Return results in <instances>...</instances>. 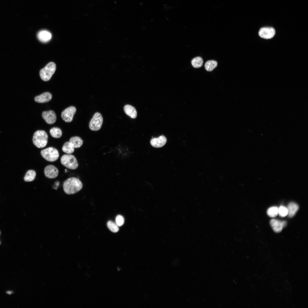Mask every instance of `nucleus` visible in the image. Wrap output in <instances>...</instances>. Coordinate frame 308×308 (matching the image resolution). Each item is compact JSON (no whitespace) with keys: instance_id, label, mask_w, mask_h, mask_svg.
Listing matches in <instances>:
<instances>
[{"instance_id":"28","label":"nucleus","mask_w":308,"mask_h":308,"mask_svg":"<svg viewBox=\"0 0 308 308\" xmlns=\"http://www.w3.org/2000/svg\"><path fill=\"white\" fill-rule=\"evenodd\" d=\"M13 293V292L11 291H7V294H9V295H11V293Z\"/></svg>"},{"instance_id":"25","label":"nucleus","mask_w":308,"mask_h":308,"mask_svg":"<svg viewBox=\"0 0 308 308\" xmlns=\"http://www.w3.org/2000/svg\"><path fill=\"white\" fill-rule=\"evenodd\" d=\"M278 214L279 216L282 217H284L286 216L288 214L287 208L283 206H280L278 208Z\"/></svg>"},{"instance_id":"29","label":"nucleus","mask_w":308,"mask_h":308,"mask_svg":"<svg viewBox=\"0 0 308 308\" xmlns=\"http://www.w3.org/2000/svg\"><path fill=\"white\" fill-rule=\"evenodd\" d=\"M0 244H1V243H0Z\"/></svg>"},{"instance_id":"18","label":"nucleus","mask_w":308,"mask_h":308,"mask_svg":"<svg viewBox=\"0 0 308 308\" xmlns=\"http://www.w3.org/2000/svg\"><path fill=\"white\" fill-rule=\"evenodd\" d=\"M74 148L72 145L69 142H66L63 145L62 150L65 153L70 154L74 152Z\"/></svg>"},{"instance_id":"19","label":"nucleus","mask_w":308,"mask_h":308,"mask_svg":"<svg viewBox=\"0 0 308 308\" xmlns=\"http://www.w3.org/2000/svg\"><path fill=\"white\" fill-rule=\"evenodd\" d=\"M36 176V173L33 170L28 171L24 177V179L26 182H31L33 181Z\"/></svg>"},{"instance_id":"8","label":"nucleus","mask_w":308,"mask_h":308,"mask_svg":"<svg viewBox=\"0 0 308 308\" xmlns=\"http://www.w3.org/2000/svg\"><path fill=\"white\" fill-rule=\"evenodd\" d=\"M275 30L273 27H264L260 29L259 32L260 36L265 39H270L274 37Z\"/></svg>"},{"instance_id":"14","label":"nucleus","mask_w":308,"mask_h":308,"mask_svg":"<svg viewBox=\"0 0 308 308\" xmlns=\"http://www.w3.org/2000/svg\"><path fill=\"white\" fill-rule=\"evenodd\" d=\"M270 224L273 230L276 233L280 232L283 228L282 221L278 220L271 219Z\"/></svg>"},{"instance_id":"12","label":"nucleus","mask_w":308,"mask_h":308,"mask_svg":"<svg viewBox=\"0 0 308 308\" xmlns=\"http://www.w3.org/2000/svg\"><path fill=\"white\" fill-rule=\"evenodd\" d=\"M52 98V94L49 92H45L35 97V102L38 103H44L50 101Z\"/></svg>"},{"instance_id":"2","label":"nucleus","mask_w":308,"mask_h":308,"mask_svg":"<svg viewBox=\"0 0 308 308\" xmlns=\"http://www.w3.org/2000/svg\"><path fill=\"white\" fill-rule=\"evenodd\" d=\"M48 136L46 133L43 130H38L34 133L33 141V144L39 148L44 147L48 142Z\"/></svg>"},{"instance_id":"20","label":"nucleus","mask_w":308,"mask_h":308,"mask_svg":"<svg viewBox=\"0 0 308 308\" xmlns=\"http://www.w3.org/2000/svg\"><path fill=\"white\" fill-rule=\"evenodd\" d=\"M217 62L216 61L209 60L205 63L204 67L207 71H211L217 66Z\"/></svg>"},{"instance_id":"13","label":"nucleus","mask_w":308,"mask_h":308,"mask_svg":"<svg viewBox=\"0 0 308 308\" xmlns=\"http://www.w3.org/2000/svg\"><path fill=\"white\" fill-rule=\"evenodd\" d=\"M37 36L38 39L40 41L43 42H46L51 39L52 35L49 31L45 30H43L38 32Z\"/></svg>"},{"instance_id":"9","label":"nucleus","mask_w":308,"mask_h":308,"mask_svg":"<svg viewBox=\"0 0 308 308\" xmlns=\"http://www.w3.org/2000/svg\"><path fill=\"white\" fill-rule=\"evenodd\" d=\"M44 173L46 177L49 179H54L58 175V171L54 166L49 165L45 167Z\"/></svg>"},{"instance_id":"15","label":"nucleus","mask_w":308,"mask_h":308,"mask_svg":"<svg viewBox=\"0 0 308 308\" xmlns=\"http://www.w3.org/2000/svg\"><path fill=\"white\" fill-rule=\"evenodd\" d=\"M125 113L132 118H135L137 116V112L136 109L132 106L126 105L124 107Z\"/></svg>"},{"instance_id":"26","label":"nucleus","mask_w":308,"mask_h":308,"mask_svg":"<svg viewBox=\"0 0 308 308\" xmlns=\"http://www.w3.org/2000/svg\"><path fill=\"white\" fill-rule=\"evenodd\" d=\"M115 221L116 223L118 226H121L124 224V218L122 216L118 215L116 217Z\"/></svg>"},{"instance_id":"4","label":"nucleus","mask_w":308,"mask_h":308,"mask_svg":"<svg viewBox=\"0 0 308 308\" xmlns=\"http://www.w3.org/2000/svg\"><path fill=\"white\" fill-rule=\"evenodd\" d=\"M60 162L63 165L71 169H75L78 166L76 157L73 155L70 154L63 155L60 159Z\"/></svg>"},{"instance_id":"6","label":"nucleus","mask_w":308,"mask_h":308,"mask_svg":"<svg viewBox=\"0 0 308 308\" xmlns=\"http://www.w3.org/2000/svg\"><path fill=\"white\" fill-rule=\"evenodd\" d=\"M103 122L102 115L100 113L97 112L94 114L89 122V128L92 131H98L101 128Z\"/></svg>"},{"instance_id":"21","label":"nucleus","mask_w":308,"mask_h":308,"mask_svg":"<svg viewBox=\"0 0 308 308\" xmlns=\"http://www.w3.org/2000/svg\"><path fill=\"white\" fill-rule=\"evenodd\" d=\"M50 133L52 137L56 138H60L62 134L61 130L57 127H54L51 128L50 130Z\"/></svg>"},{"instance_id":"16","label":"nucleus","mask_w":308,"mask_h":308,"mask_svg":"<svg viewBox=\"0 0 308 308\" xmlns=\"http://www.w3.org/2000/svg\"><path fill=\"white\" fill-rule=\"evenodd\" d=\"M299 208V206L297 204L294 202H290L287 208L288 216L289 217H293L298 210Z\"/></svg>"},{"instance_id":"7","label":"nucleus","mask_w":308,"mask_h":308,"mask_svg":"<svg viewBox=\"0 0 308 308\" xmlns=\"http://www.w3.org/2000/svg\"><path fill=\"white\" fill-rule=\"evenodd\" d=\"M76 110V108L74 106L69 107L62 112L61 115V117L66 122H71L73 120Z\"/></svg>"},{"instance_id":"11","label":"nucleus","mask_w":308,"mask_h":308,"mask_svg":"<svg viewBox=\"0 0 308 308\" xmlns=\"http://www.w3.org/2000/svg\"><path fill=\"white\" fill-rule=\"evenodd\" d=\"M167 141L166 137L162 135L158 138H152L151 140L150 143L153 147L155 148H159L164 145Z\"/></svg>"},{"instance_id":"24","label":"nucleus","mask_w":308,"mask_h":308,"mask_svg":"<svg viewBox=\"0 0 308 308\" xmlns=\"http://www.w3.org/2000/svg\"><path fill=\"white\" fill-rule=\"evenodd\" d=\"M107 227L112 232L116 233L119 230V226L117 224L111 221H109L107 223Z\"/></svg>"},{"instance_id":"10","label":"nucleus","mask_w":308,"mask_h":308,"mask_svg":"<svg viewBox=\"0 0 308 308\" xmlns=\"http://www.w3.org/2000/svg\"><path fill=\"white\" fill-rule=\"evenodd\" d=\"M42 115L45 121L48 124H53L56 121V115L54 112L52 110L43 112Z\"/></svg>"},{"instance_id":"17","label":"nucleus","mask_w":308,"mask_h":308,"mask_svg":"<svg viewBox=\"0 0 308 308\" xmlns=\"http://www.w3.org/2000/svg\"><path fill=\"white\" fill-rule=\"evenodd\" d=\"M69 142L72 145L74 148H75L80 147L83 143L82 139L78 136L72 137L70 139Z\"/></svg>"},{"instance_id":"23","label":"nucleus","mask_w":308,"mask_h":308,"mask_svg":"<svg viewBox=\"0 0 308 308\" xmlns=\"http://www.w3.org/2000/svg\"><path fill=\"white\" fill-rule=\"evenodd\" d=\"M278 208L275 206H272L269 208L267 210V214L270 217H274L276 216L278 214Z\"/></svg>"},{"instance_id":"5","label":"nucleus","mask_w":308,"mask_h":308,"mask_svg":"<svg viewBox=\"0 0 308 308\" xmlns=\"http://www.w3.org/2000/svg\"><path fill=\"white\" fill-rule=\"evenodd\" d=\"M40 154L44 159L50 162L56 161L59 157L58 150L52 147H49L42 150L40 152Z\"/></svg>"},{"instance_id":"27","label":"nucleus","mask_w":308,"mask_h":308,"mask_svg":"<svg viewBox=\"0 0 308 308\" xmlns=\"http://www.w3.org/2000/svg\"><path fill=\"white\" fill-rule=\"evenodd\" d=\"M283 227H285L287 225V222L285 221H282Z\"/></svg>"},{"instance_id":"1","label":"nucleus","mask_w":308,"mask_h":308,"mask_svg":"<svg viewBox=\"0 0 308 308\" xmlns=\"http://www.w3.org/2000/svg\"><path fill=\"white\" fill-rule=\"evenodd\" d=\"M83 184L81 181L75 177H71L67 179L63 184L64 192L68 194H75L82 188Z\"/></svg>"},{"instance_id":"3","label":"nucleus","mask_w":308,"mask_h":308,"mask_svg":"<svg viewBox=\"0 0 308 308\" xmlns=\"http://www.w3.org/2000/svg\"><path fill=\"white\" fill-rule=\"evenodd\" d=\"M56 68V65L54 63L49 62L40 70L39 74L41 78L45 81L50 80L54 73Z\"/></svg>"},{"instance_id":"22","label":"nucleus","mask_w":308,"mask_h":308,"mask_svg":"<svg viewBox=\"0 0 308 308\" xmlns=\"http://www.w3.org/2000/svg\"><path fill=\"white\" fill-rule=\"evenodd\" d=\"M191 64L195 68H199L201 67L203 64L202 58L200 57H197L194 58L191 61Z\"/></svg>"}]
</instances>
